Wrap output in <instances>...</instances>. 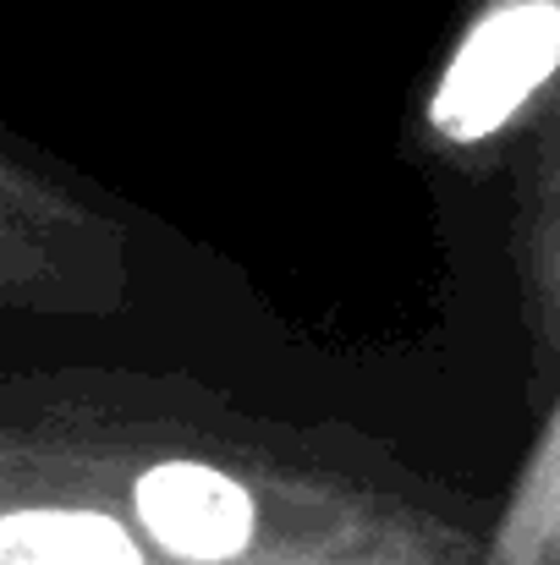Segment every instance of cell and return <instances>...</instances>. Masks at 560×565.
<instances>
[{
  "label": "cell",
  "mask_w": 560,
  "mask_h": 565,
  "mask_svg": "<svg viewBox=\"0 0 560 565\" xmlns=\"http://www.w3.org/2000/svg\"><path fill=\"white\" fill-rule=\"evenodd\" d=\"M560 66L556 6H506L473 28L434 94V132L451 143L489 138L550 72Z\"/></svg>",
  "instance_id": "6da1fadb"
},
{
  "label": "cell",
  "mask_w": 560,
  "mask_h": 565,
  "mask_svg": "<svg viewBox=\"0 0 560 565\" xmlns=\"http://www.w3.org/2000/svg\"><path fill=\"white\" fill-rule=\"evenodd\" d=\"M144 527L182 561H231L253 539V500L214 467L166 461L138 478Z\"/></svg>",
  "instance_id": "7a4b0ae2"
},
{
  "label": "cell",
  "mask_w": 560,
  "mask_h": 565,
  "mask_svg": "<svg viewBox=\"0 0 560 565\" xmlns=\"http://www.w3.org/2000/svg\"><path fill=\"white\" fill-rule=\"evenodd\" d=\"M0 565H144V555L110 516L17 511L0 522Z\"/></svg>",
  "instance_id": "3957f363"
}]
</instances>
